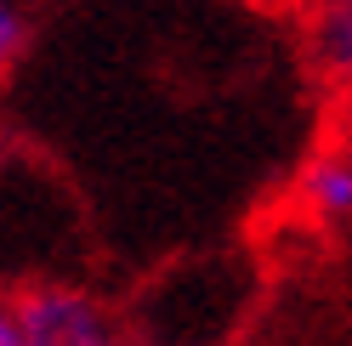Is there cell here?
<instances>
[{
	"instance_id": "1",
	"label": "cell",
	"mask_w": 352,
	"mask_h": 346,
	"mask_svg": "<svg viewBox=\"0 0 352 346\" xmlns=\"http://www.w3.org/2000/svg\"><path fill=\"white\" fill-rule=\"evenodd\" d=\"M29 346H131L120 323L80 290H34L23 295Z\"/></svg>"
},
{
	"instance_id": "2",
	"label": "cell",
	"mask_w": 352,
	"mask_h": 346,
	"mask_svg": "<svg viewBox=\"0 0 352 346\" xmlns=\"http://www.w3.org/2000/svg\"><path fill=\"white\" fill-rule=\"evenodd\" d=\"M301 205L318 222H352V154H318L307 165Z\"/></svg>"
},
{
	"instance_id": "3",
	"label": "cell",
	"mask_w": 352,
	"mask_h": 346,
	"mask_svg": "<svg viewBox=\"0 0 352 346\" xmlns=\"http://www.w3.org/2000/svg\"><path fill=\"white\" fill-rule=\"evenodd\" d=\"M307 17H313V57H318V69L336 85H352V0H318Z\"/></svg>"
},
{
	"instance_id": "4",
	"label": "cell",
	"mask_w": 352,
	"mask_h": 346,
	"mask_svg": "<svg viewBox=\"0 0 352 346\" xmlns=\"http://www.w3.org/2000/svg\"><path fill=\"white\" fill-rule=\"evenodd\" d=\"M23 46H29V12H23V0H0V80L17 69Z\"/></svg>"
},
{
	"instance_id": "5",
	"label": "cell",
	"mask_w": 352,
	"mask_h": 346,
	"mask_svg": "<svg viewBox=\"0 0 352 346\" xmlns=\"http://www.w3.org/2000/svg\"><path fill=\"white\" fill-rule=\"evenodd\" d=\"M0 346H29V330H23V301L0 290Z\"/></svg>"
},
{
	"instance_id": "6",
	"label": "cell",
	"mask_w": 352,
	"mask_h": 346,
	"mask_svg": "<svg viewBox=\"0 0 352 346\" xmlns=\"http://www.w3.org/2000/svg\"><path fill=\"white\" fill-rule=\"evenodd\" d=\"M278 6H296V12H313L318 0H278Z\"/></svg>"
}]
</instances>
